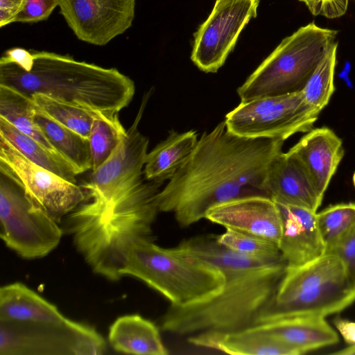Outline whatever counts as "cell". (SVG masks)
Masks as SVG:
<instances>
[{
  "label": "cell",
  "mask_w": 355,
  "mask_h": 355,
  "mask_svg": "<svg viewBox=\"0 0 355 355\" xmlns=\"http://www.w3.org/2000/svg\"><path fill=\"white\" fill-rule=\"evenodd\" d=\"M24 0H0V27L13 23Z\"/></svg>",
  "instance_id": "d590c367"
},
{
  "label": "cell",
  "mask_w": 355,
  "mask_h": 355,
  "mask_svg": "<svg viewBox=\"0 0 355 355\" xmlns=\"http://www.w3.org/2000/svg\"><path fill=\"white\" fill-rule=\"evenodd\" d=\"M333 323L347 346L355 345V322L337 316Z\"/></svg>",
  "instance_id": "8d00e7d4"
},
{
  "label": "cell",
  "mask_w": 355,
  "mask_h": 355,
  "mask_svg": "<svg viewBox=\"0 0 355 355\" xmlns=\"http://www.w3.org/2000/svg\"><path fill=\"white\" fill-rule=\"evenodd\" d=\"M93 121L89 136L92 167L94 171L111 155L126 135L119 113L107 114L92 112Z\"/></svg>",
  "instance_id": "4316f807"
},
{
  "label": "cell",
  "mask_w": 355,
  "mask_h": 355,
  "mask_svg": "<svg viewBox=\"0 0 355 355\" xmlns=\"http://www.w3.org/2000/svg\"><path fill=\"white\" fill-rule=\"evenodd\" d=\"M216 239L222 245L246 257L265 261L284 260L277 244L251 234L225 228Z\"/></svg>",
  "instance_id": "f1b7e54d"
},
{
  "label": "cell",
  "mask_w": 355,
  "mask_h": 355,
  "mask_svg": "<svg viewBox=\"0 0 355 355\" xmlns=\"http://www.w3.org/2000/svg\"><path fill=\"white\" fill-rule=\"evenodd\" d=\"M152 89L145 93L139 110L124 139L109 158L92 171L81 184L85 193L82 203L93 209L107 207L127 194L144 179V167L148 154V139L139 130Z\"/></svg>",
  "instance_id": "8fae6325"
},
{
  "label": "cell",
  "mask_w": 355,
  "mask_h": 355,
  "mask_svg": "<svg viewBox=\"0 0 355 355\" xmlns=\"http://www.w3.org/2000/svg\"><path fill=\"white\" fill-rule=\"evenodd\" d=\"M68 320L55 305L23 283L0 288V321L58 324Z\"/></svg>",
  "instance_id": "44dd1931"
},
{
  "label": "cell",
  "mask_w": 355,
  "mask_h": 355,
  "mask_svg": "<svg viewBox=\"0 0 355 355\" xmlns=\"http://www.w3.org/2000/svg\"><path fill=\"white\" fill-rule=\"evenodd\" d=\"M196 346L232 355H300L291 346L256 325L228 332H204L188 336Z\"/></svg>",
  "instance_id": "d6986e66"
},
{
  "label": "cell",
  "mask_w": 355,
  "mask_h": 355,
  "mask_svg": "<svg viewBox=\"0 0 355 355\" xmlns=\"http://www.w3.org/2000/svg\"><path fill=\"white\" fill-rule=\"evenodd\" d=\"M338 33L312 21L284 38L237 89L241 101L301 91Z\"/></svg>",
  "instance_id": "52a82bcc"
},
{
  "label": "cell",
  "mask_w": 355,
  "mask_h": 355,
  "mask_svg": "<svg viewBox=\"0 0 355 355\" xmlns=\"http://www.w3.org/2000/svg\"><path fill=\"white\" fill-rule=\"evenodd\" d=\"M332 354L337 355H355V345L347 346L339 351L333 352Z\"/></svg>",
  "instance_id": "74e56055"
},
{
  "label": "cell",
  "mask_w": 355,
  "mask_h": 355,
  "mask_svg": "<svg viewBox=\"0 0 355 355\" xmlns=\"http://www.w3.org/2000/svg\"><path fill=\"white\" fill-rule=\"evenodd\" d=\"M162 184L144 179L106 207L89 209L78 205L67 215L64 228L95 273L119 279L132 247L153 239L152 227L159 212L157 198Z\"/></svg>",
  "instance_id": "3957f363"
},
{
  "label": "cell",
  "mask_w": 355,
  "mask_h": 355,
  "mask_svg": "<svg viewBox=\"0 0 355 355\" xmlns=\"http://www.w3.org/2000/svg\"><path fill=\"white\" fill-rule=\"evenodd\" d=\"M198 139L194 130H170L167 137L148 153L144 167L145 179L162 184L168 181L189 158Z\"/></svg>",
  "instance_id": "603a6c76"
},
{
  "label": "cell",
  "mask_w": 355,
  "mask_h": 355,
  "mask_svg": "<svg viewBox=\"0 0 355 355\" xmlns=\"http://www.w3.org/2000/svg\"><path fill=\"white\" fill-rule=\"evenodd\" d=\"M319 114L305 102L301 91L241 102L225 118L232 133L249 139L285 141L313 128Z\"/></svg>",
  "instance_id": "30bf717a"
},
{
  "label": "cell",
  "mask_w": 355,
  "mask_h": 355,
  "mask_svg": "<svg viewBox=\"0 0 355 355\" xmlns=\"http://www.w3.org/2000/svg\"><path fill=\"white\" fill-rule=\"evenodd\" d=\"M175 248L215 266L225 277L223 288L211 298L185 306L170 305L161 329L179 336L234 331L253 326L286 267L285 260L265 261L235 252L222 245L213 234L184 239Z\"/></svg>",
  "instance_id": "7a4b0ae2"
},
{
  "label": "cell",
  "mask_w": 355,
  "mask_h": 355,
  "mask_svg": "<svg viewBox=\"0 0 355 355\" xmlns=\"http://www.w3.org/2000/svg\"><path fill=\"white\" fill-rule=\"evenodd\" d=\"M0 136L8 141L31 162L57 174L69 182L77 184V174L60 155L22 132L2 117H0Z\"/></svg>",
  "instance_id": "d4e9b609"
},
{
  "label": "cell",
  "mask_w": 355,
  "mask_h": 355,
  "mask_svg": "<svg viewBox=\"0 0 355 355\" xmlns=\"http://www.w3.org/2000/svg\"><path fill=\"white\" fill-rule=\"evenodd\" d=\"M34 120L55 152L69 163L77 175L92 170L89 139L52 119L37 106Z\"/></svg>",
  "instance_id": "cb8c5ba5"
},
{
  "label": "cell",
  "mask_w": 355,
  "mask_h": 355,
  "mask_svg": "<svg viewBox=\"0 0 355 355\" xmlns=\"http://www.w3.org/2000/svg\"><path fill=\"white\" fill-rule=\"evenodd\" d=\"M352 181H353L354 186L355 187V172L354 173V175L352 177Z\"/></svg>",
  "instance_id": "f35d334b"
},
{
  "label": "cell",
  "mask_w": 355,
  "mask_h": 355,
  "mask_svg": "<svg viewBox=\"0 0 355 355\" xmlns=\"http://www.w3.org/2000/svg\"><path fill=\"white\" fill-rule=\"evenodd\" d=\"M254 325L294 348L300 354L339 342L338 334L322 317H286Z\"/></svg>",
  "instance_id": "ffe728a7"
},
{
  "label": "cell",
  "mask_w": 355,
  "mask_h": 355,
  "mask_svg": "<svg viewBox=\"0 0 355 355\" xmlns=\"http://www.w3.org/2000/svg\"><path fill=\"white\" fill-rule=\"evenodd\" d=\"M276 203L282 223L279 248L286 266H302L323 255L326 246L318 227L317 212L302 207Z\"/></svg>",
  "instance_id": "e0dca14e"
},
{
  "label": "cell",
  "mask_w": 355,
  "mask_h": 355,
  "mask_svg": "<svg viewBox=\"0 0 355 355\" xmlns=\"http://www.w3.org/2000/svg\"><path fill=\"white\" fill-rule=\"evenodd\" d=\"M35 108L32 98L11 87L0 85V117L57 153L35 122Z\"/></svg>",
  "instance_id": "484cf974"
},
{
  "label": "cell",
  "mask_w": 355,
  "mask_h": 355,
  "mask_svg": "<svg viewBox=\"0 0 355 355\" xmlns=\"http://www.w3.org/2000/svg\"><path fill=\"white\" fill-rule=\"evenodd\" d=\"M31 98L35 105L52 119L89 139L92 112L58 102L41 94H35Z\"/></svg>",
  "instance_id": "f546056e"
},
{
  "label": "cell",
  "mask_w": 355,
  "mask_h": 355,
  "mask_svg": "<svg viewBox=\"0 0 355 355\" xmlns=\"http://www.w3.org/2000/svg\"><path fill=\"white\" fill-rule=\"evenodd\" d=\"M108 341L116 352L130 354H168L158 327L139 314L118 318L110 326Z\"/></svg>",
  "instance_id": "7402d4cb"
},
{
  "label": "cell",
  "mask_w": 355,
  "mask_h": 355,
  "mask_svg": "<svg viewBox=\"0 0 355 355\" xmlns=\"http://www.w3.org/2000/svg\"><path fill=\"white\" fill-rule=\"evenodd\" d=\"M304 3L314 16L336 19L344 15L349 0H299Z\"/></svg>",
  "instance_id": "836d02e7"
},
{
  "label": "cell",
  "mask_w": 355,
  "mask_h": 355,
  "mask_svg": "<svg viewBox=\"0 0 355 355\" xmlns=\"http://www.w3.org/2000/svg\"><path fill=\"white\" fill-rule=\"evenodd\" d=\"M316 220L327 250L355 226V203L330 205L316 213Z\"/></svg>",
  "instance_id": "4dcf8cb0"
},
{
  "label": "cell",
  "mask_w": 355,
  "mask_h": 355,
  "mask_svg": "<svg viewBox=\"0 0 355 355\" xmlns=\"http://www.w3.org/2000/svg\"><path fill=\"white\" fill-rule=\"evenodd\" d=\"M0 236L26 259L44 257L60 243L62 230L15 183L0 178Z\"/></svg>",
  "instance_id": "ba28073f"
},
{
  "label": "cell",
  "mask_w": 355,
  "mask_h": 355,
  "mask_svg": "<svg viewBox=\"0 0 355 355\" xmlns=\"http://www.w3.org/2000/svg\"><path fill=\"white\" fill-rule=\"evenodd\" d=\"M57 6L58 0H24L14 22L32 24L46 20Z\"/></svg>",
  "instance_id": "d6a6232c"
},
{
  "label": "cell",
  "mask_w": 355,
  "mask_h": 355,
  "mask_svg": "<svg viewBox=\"0 0 355 355\" xmlns=\"http://www.w3.org/2000/svg\"><path fill=\"white\" fill-rule=\"evenodd\" d=\"M33 64L25 71L0 64V85L31 97L44 94L88 112L119 113L135 93L134 81L116 68L78 61L69 55L31 49Z\"/></svg>",
  "instance_id": "277c9868"
},
{
  "label": "cell",
  "mask_w": 355,
  "mask_h": 355,
  "mask_svg": "<svg viewBox=\"0 0 355 355\" xmlns=\"http://www.w3.org/2000/svg\"><path fill=\"white\" fill-rule=\"evenodd\" d=\"M279 139H249L230 132L224 121L205 131L184 164L160 189L159 212L173 214L187 227L212 207L248 196H267L269 166L282 151Z\"/></svg>",
  "instance_id": "6da1fadb"
},
{
  "label": "cell",
  "mask_w": 355,
  "mask_h": 355,
  "mask_svg": "<svg viewBox=\"0 0 355 355\" xmlns=\"http://www.w3.org/2000/svg\"><path fill=\"white\" fill-rule=\"evenodd\" d=\"M0 172L55 220L85 200L80 185L31 162L0 136Z\"/></svg>",
  "instance_id": "7c38bea8"
},
{
  "label": "cell",
  "mask_w": 355,
  "mask_h": 355,
  "mask_svg": "<svg viewBox=\"0 0 355 355\" xmlns=\"http://www.w3.org/2000/svg\"><path fill=\"white\" fill-rule=\"evenodd\" d=\"M121 275L140 279L174 306L209 299L225 284L224 275L215 266L186 254L175 247H160L154 239L141 241L132 247Z\"/></svg>",
  "instance_id": "8992f818"
},
{
  "label": "cell",
  "mask_w": 355,
  "mask_h": 355,
  "mask_svg": "<svg viewBox=\"0 0 355 355\" xmlns=\"http://www.w3.org/2000/svg\"><path fill=\"white\" fill-rule=\"evenodd\" d=\"M325 253L333 254L341 261L348 277L355 285V226Z\"/></svg>",
  "instance_id": "1f68e13d"
},
{
  "label": "cell",
  "mask_w": 355,
  "mask_h": 355,
  "mask_svg": "<svg viewBox=\"0 0 355 355\" xmlns=\"http://www.w3.org/2000/svg\"><path fill=\"white\" fill-rule=\"evenodd\" d=\"M136 0H58L60 12L76 37L105 46L132 24Z\"/></svg>",
  "instance_id": "5bb4252c"
},
{
  "label": "cell",
  "mask_w": 355,
  "mask_h": 355,
  "mask_svg": "<svg viewBox=\"0 0 355 355\" xmlns=\"http://www.w3.org/2000/svg\"><path fill=\"white\" fill-rule=\"evenodd\" d=\"M13 63L25 71L32 68L33 55L31 50L12 48L5 51L0 59V64Z\"/></svg>",
  "instance_id": "e575fe53"
},
{
  "label": "cell",
  "mask_w": 355,
  "mask_h": 355,
  "mask_svg": "<svg viewBox=\"0 0 355 355\" xmlns=\"http://www.w3.org/2000/svg\"><path fill=\"white\" fill-rule=\"evenodd\" d=\"M106 343L93 327L63 323L0 321V355H99Z\"/></svg>",
  "instance_id": "9c48e42d"
},
{
  "label": "cell",
  "mask_w": 355,
  "mask_h": 355,
  "mask_svg": "<svg viewBox=\"0 0 355 355\" xmlns=\"http://www.w3.org/2000/svg\"><path fill=\"white\" fill-rule=\"evenodd\" d=\"M323 198L344 155L342 139L328 127L312 128L286 153Z\"/></svg>",
  "instance_id": "2e32d148"
},
{
  "label": "cell",
  "mask_w": 355,
  "mask_h": 355,
  "mask_svg": "<svg viewBox=\"0 0 355 355\" xmlns=\"http://www.w3.org/2000/svg\"><path fill=\"white\" fill-rule=\"evenodd\" d=\"M355 302V285L341 261L324 253L302 266L286 267L276 291L254 324L294 316L322 317Z\"/></svg>",
  "instance_id": "5b68a950"
},
{
  "label": "cell",
  "mask_w": 355,
  "mask_h": 355,
  "mask_svg": "<svg viewBox=\"0 0 355 355\" xmlns=\"http://www.w3.org/2000/svg\"><path fill=\"white\" fill-rule=\"evenodd\" d=\"M259 0H216L208 18L194 33L191 60L205 73H216L232 51L238 37L257 15Z\"/></svg>",
  "instance_id": "4fadbf2b"
},
{
  "label": "cell",
  "mask_w": 355,
  "mask_h": 355,
  "mask_svg": "<svg viewBox=\"0 0 355 355\" xmlns=\"http://www.w3.org/2000/svg\"><path fill=\"white\" fill-rule=\"evenodd\" d=\"M338 42H336L317 65L301 90L306 104L320 114L328 105L334 91V73Z\"/></svg>",
  "instance_id": "83f0119b"
},
{
  "label": "cell",
  "mask_w": 355,
  "mask_h": 355,
  "mask_svg": "<svg viewBox=\"0 0 355 355\" xmlns=\"http://www.w3.org/2000/svg\"><path fill=\"white\" fill-rule=\"evenodd\" d=\"M263 189L277 203L302 207L315 212L323 199L298 164L284 152L271 162Z\"/></svg>",
  "instance_id": "ac0fdd59"
},
{
  "label": "cell",
  "mask_w": 355,
  "mask_h": 355,
  "mask_svg": "<svg viewBox=\"0 0 355 355\" xmlns=\"http://www.w3.org/2000/svg\"><path fill=\"white\" fill-rule=\"evenodd\" d=\"M205 219L225 228L263 238L279 246L282 218L277 203L269 196H248L215 205L207 211Z\"/></svg>",
  "instance_id": "9a60e30c"
}]
</instances>
